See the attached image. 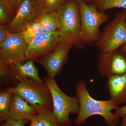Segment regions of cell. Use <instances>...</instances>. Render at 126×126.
I'll return each mask as SVG.
<instances>
[{
    "label": "cell",
    "mask_w": 126,
    "mask_h": 126,
    "mask_svg": "<svg viewBox=\"0 0 126 126\" xmlns=\"http://www.w3.org/2000/svg\"><path fill=\"white\" fill-rule=\"evenodd\" d=\"M76 93L79 103V111L74 122L76 125H82L90 117L98 115L103 118L108 126H118L120 117L112 111L119 107L114 102L110 99L100 101L93 98L88 92L85 82L82 80L76 83Z\"/></svg>",
    "instance_id": "obj_1"
},
{
    "label": "cell",
    "mask_w": 126,
    "mask_h": 126,
    "mask_svg": "<svg viewBox=\"0 0 126 126\" xmlns=\"http://www.w3.org/2000/svg\"><path fill=\"white\" fill-rule=\"evenodd\" d=\"M57 13L60 21V41L77 49H82L84 45L81 37V22L78 2L68 0L59 9Z\"/></svg>",
    "instance_id": "obj_2"
},
{
    "label": "cell",
    "mask_w": 126,
    "mask_h": 126,
    "mask_svg": "<svg viewBox=\"0 0 126 126\" xmlns=\"http://www.w3.org/2000/svg\"><path fill=\"white\" fill-rule=\"evenodd\" d=\"M6 89L13 94L20 96L39 112L46 109L53 110L51 93L44 81L38 82L27 78L15 87Z\"/></svg>",
    "instance_id": "obj_3"
},
{
    "label": "cell",
    "mask_w": 126,
    "mask_h": 126,
    "mask_svg": "<svg viewBox=\"0 0 126 126\" xmlns=\"http://www.w3.org/2000/svg\"><path fill=\"white\" fill-rule=\"evenodd\" d=\"M44 81L51 93L53 111L59 126H72L73 122L69 118L70 114H78L79 111L78 97L69 96L63 92L55 78L46 76Z\"/></svg>",
    "instance_id": "obj_4"
},
{
    "label": "cell",
    "mask_w": 126,
    "mask_h": 126,
    "mask_svg": "<svg viewBox=\"0 0 126 126\" xmlns=\"http://www.w3.org/2000/svg\"><path fill=\"white\" fill-rule=\"evenodd\" d=\"M81 18V37L84 45L95 44L101 33L100 27L109 20V16L98 10L96 4H88L84 1L78 2Z\"/></svg>",
    "instance_id": "obj_5"
},
{
    "label": "cell",
    "mask_w": 126,
    "mask_h": 126,
    "mask_svg": "<svg viewBox=\"0 0 126 126\" xmlns=\"http://www.w3.org/2000/svg\"><path fill=\"white\" fill-rule=\"evenodd\" d=\"M126 44V9H123L104 28L94 45L101 52H107L120 48Z\"/></svg>",
    "instance_id": "obj_6"
},
{
    "label": "cell",
    "mask_w": 126,
    "mask_h": 126,
    "mask_svg": "<svg viewBox=\"0 0 126 126\" xmlns=\"http://www.w3.org/2000/svg\"><path fill=\"white\" fill-rule=\"evenodd\" d=\"M26 43L20 32H9L0 43V60L7 65L24 63L26 61Z\"/></svg>",
    "instance_id": "obj_7"
},
{
    "label": "cell",
    "mask_w": 126,
    "mask_h": 126,
    "mask_svg": "<svg viewBox=\"0 0 126 126\" xmlns=\"http://www.w3.org/2000/svg\"><path fill=\"white\" fill-rule=\"evenodd\" d=\"M60 42L58 31L50 33L43 32L27 43L25 53L26 60L36 62L53 51Z\"/></svg>",
    "instance_id": "obj_8"
},
{
    "label": "cell",
    "mask_w": 126,
    "mask_h": 126,
    "mask_svg": "<svg viewBox=\"0 0 126 126\" xmlns=\"http://www.w3.org/2000/svg\"><path fill=\"white\" fill-rule=\"evenodd\" d=\"M43 11L38 0H23L14 19L6 25L9 32H20L30 23L39 19Z\"/></svg>",
    "instance_id": "obj_9"
},
{
    "label": "cell",
    "mask_w": 126,
    "mask_h": 126,
    "mask_svg": "<svg viewBox=\"0 0 126 126\" xmlns=\"http://www.w3.org/2000/svg\"><path fill=\"white\" fill-rule=\"evenodd\" d=\"M98 71L107 78L126 73V53L121 48L107 52H101L98 57Z\"/></svg>",
    "instance_id": "obj_10"
},
{
    "label": "cell",
    "mask_w": 126,
    "mask_h": 126,
    "mask_svg": "<svg viewBox=\"0 0 126 126\" xmlns=\"http://www.w3.org/2000/svg\"><path fill=\"white\" fill-rule=\"evenodd\" d=\"M71 46L60 41L56 48L49 54L41 58L36 63L45 69L47 76L55 78L61 74L64 66L68 60Z\"/></svg>",
    "instance_id": "obj_11"
},
{
    "label": "cell",
    "mask_w": 126,
    "mask_h": 126,
    "mask_svg": "<svg viewBox=\"0 0 126 126\" xmlns=\"http://www.w3.org/2000/svg\"><path fill=\"white\" fill-rule=\"evenodd\" d=\"M33 61L27 60L24 63L9 65L10 80L16 85L21 81L29 78L39 82H44L39 77L38 69Z\"/></svg>",
    "instance_id": "obj_12"
},
{
    "label": "cell",
    "mask_w": 126,
    "mask_h": 126,
    "mask_svg": "<svg viewBox=\"0 0 126 126\" xmlns=\"http://www.w3.org/2000/svg\"><path fill=\"white\" fill-rule=\"evenodd\" d=\"M106 87L110 94L109 99L118 106L126 103V73L107 78Z\"/></svg>",
    "instance_id": "obj_13"
},
{
    "label": "cell",
    "mask_w": 126,
    "mask_h": 126,
    "mask_svg": "<svg viewBox=\"0 0 126 126\" xmlns=\"http://www.w3.org/2000/svg\"><path fill=\"white\" fill-rule=\"evenodd\" d=\"M39 113L20 96L13 94L9 118L15 120L27 119L30 121Z\"/></svg>",
    "instance_id": "obj_14"
},
{
    "label": "cell",
    "mask_w": 126,
    "mask_h": 126,
    "mask_svg": "<svg viewBox=\"0 0 126 126\" xmlns=\"http://www.w3.org/2000/svg\"><path fill=\"white\" fill-rule=\"evenodd\" d=\"M39 20L44 32L50 33L58 31L60 25L57 12L43 11Z\"/></svg>",
    "instance_id": "obj_15"
},
{
    "label": "cell",
    "mask_w": 126,
    "mask_h": 126,
    "mask_svg": "<svg viewBox=\"0 0 126 126\" xmlns=\"http://www.w3.org/2000/svg\"><path fill=\"white\" fill-rule=\"evenodd\" d=\"M29 126H59L53 110L46 109L30 120Z\"/></svg>",
    "instance_id": "obj_16"
},
{
    "label": "cell",
    "mask_w": 126,
    "mask_h": 126,
    "mask_svg": "<svg viewBox=\"0 0 126 126\" xmlns=\"http://www.w3.org/2000/svg\"><path fill=\"white\" fill-rule=\"evenodd\" d=\"M13 94L6 89L0 92V122L9 119L12 97Z\"/></svg>",
    "instance_id": "obj_17"
},
{
    "label": "cell",
    "mask_w": 126,
    "mask_h": 126,
    "mask_svg": "<svg viewBox=\"0 0 126 126\" xmlns=\"http://www.w3.org/2000/svg\"><path fill=\"white\" fill-rule=\"evenodd\" d=\"M44 32L39 19L30 23L20 33L27 43Z\"/></svg>",
    "instance_id": "obj_18"
},
{
    "label": "cell",
    "mask_w": 126,
    "mask_h": 126,
    "mask_svg": "<svg viewBox=\"0 0 126 126\" xmlns=\"http://www.w3.org/2000/svg\"><path fill=\"white\" fill-rule=\"evenodd\" d=\"M16 14L8 0H0V24H8L14 19Z\"/></svg>",
    "instance_id": "obj_19"
},
{
    "label": "cell",
    "mask_w": 126,
    "mask_h": 126,
    "mask_svg": "<svg viewBox=\"0 0 126 126\" xmlns=\"http://www.w3.org/2000/svg\"><path fill=\"white\" fill-rule=\"evenodd\" d=\"M96 5L100 11H104L113 8L126 9V0H97Z\"/></svg>",
    "instance_id": "obj_20"
},
{
    "label": "cell",
    "mask_w": 126,
    "mask_h": 126,
    "mask_svg": "<svg viewBox=\"0 0 126 126\" xmlns=\"http://www.w3.org/2000/svg\"><path fill=\"white\" fill-rule=\"evenodd\" d=\"M68 0H38L43 11L57 12L61 6Z\"/></svg>",
    "instance_id": "obj_21"
},
{
    "label": "cell",
    "mask_w": 126,
    "mask_h": 126,
    "mask_svg": "<svg viewBox=\"0 0 126 126\" xmlns=\"http://www.w3.org/2000/svg\"><path fill=\"white\" fill-rule=\"evenodd\" d=\"M0 79L1 85L7 84L10 80L9 65L0 60Z\"/></svg>",
    "instance_id": "obj_22"
},
{
    "label": "cell",
    "mask_w": 126,
    "mask_h": 126,
    "mask_svg": "<svg viewBox=\"0 0 126 126\" xmlns=\"http://www.w3.org/2000/svg\"><path fill=\"white\" fill-rule=\"evenodd\" d=\"M29 121L27 119L15 120L9 118L0 123V126H25Z\"/></svg>",
    "instance_id": "obj_23"
},
{
    "label": "cell",
    "mask_w": 126,
    "mask_h": 126,
    "mask_svg": "<svg viewBox=\"0 0 126 126\" xmlns=\"http://www.w3.org/2000/svg\"><path fill=\"white\" fill-rule=\"evenodd\" d=\"M9 33L6 25L0 24V43L5 39Z\"/></svg>",
    "instance_id": "obj_24"
},
{
    "label": "cell",
    "mask_w": 126,
    "mask_h": 126,
    "mask_svg": "<svg viewBox=\"0 0 126 126\" xmlns=\"http://www.w3.org/2000/svg\"><path fill=\"white\" fill-rule=\"evenodd\" d=\"M115 113L119 117H123L126 115V104L123 107H119L115 111Z\"/></svg>",
    "instance_id": "obj_25"
},
{
    "label": "cell",
    "mask_w": 126,
    "mask_h": 126,
    "mask_svg": "<svg viewBox=\"0 0 126 126\" xmlns=\"http://www.w3.org/2000/svg\"><path fill=\"white\" fill-rule=\"evenodd\" d=\"M11 5L16 12L23 0H8Z\"/></svg>",
    "instance_id": "obj_26"
},
{
    "label": "cell",
    "mask_w": 126,
    "mask_h": 126,
    "mask_svg": "<svg viewBox=\"0 0 126 126\" xmlns=\"http://www.w3.org/2000/svg\"><path fill=\"white\" fill-rule=\"evenodd\" d=\"M121 125V126H126V115L122 117Z\"/></svg>",
    "instance_id": "obj_27"
},
{
    "label": "cell",
    "mask_w": 126,
    "mask_h": 126,
    "mask_svg": "<svg viewBox=\"0 0 126 126\" xmlns=\"http://www.w3.org/2000/svg\"><path fill=\"white\" fill-rule=\"evenodd\" d=\"M120 48H121L122 50H123V51L126 52V44L124 45H123V46H122Z\"/></svg>",
    "instance_id": "obj_28"
},
{
    "label": "cell",
    "mask_w": 126,
    "mask_h": 126,
    "mask_svg": "<svg viewBox=\"0 0 126 126\" xmlns=\"http://www.w3.org/2000/svg\"><path fill=\"white\" fill-rule=\"evenodd\" d=\"M74 0L76 1L77 2H79V1H80L83 0L84 1H85L86 2V1H87L89 0Z\"/></svg>",
    "instance_id": "obj_29"
},
{
    "label": "cell",
    "mask_w": 126,
    "mask_h": 126,
    "mask_svg": "<svg viewBox=\"0 0 126 126\" xmlns=\"http://www.w3.org/2000/svg\"><path fill=\"white\" fill-rule=\"evenodd\" d=\"M97 0H96V1Z\"/></svg>",
    "instance_id": "obj_30"
},
{
    "label": "cell",
    "mask_w": 126,
    "mask_h": 126,
    "mask_svg": "<svg viewBox=\"0 0 126 126\" xmlns=\"http://www.w3.org/2000/svg\"></svg>",
    "instance_id": "obj_31"
}]
</instances>
